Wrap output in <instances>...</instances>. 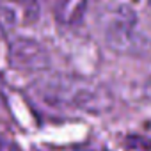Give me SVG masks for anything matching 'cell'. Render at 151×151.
I'll list each match as a JSON object with an SVG mask.
<instances>
[{"instance_id":"cell-1","label":"cell","mask_w":151,"mask_h":151,"mask_svg":"<svg viewBox=\"0 0 151 151\" xmlns=\"http://www.w3.org/2000/svg\"><path fill=\"white\" fill-rule=\"evenodd\" d=\"M45 100L59 109H75L86 114H100L110 109L112 98L98 84L77 78H60L45 89Z\"/></svg>"},{"instance_id":"cell-2","label":"cell","mask_w":151,"mask_h":151,"mask_svg":"<svg viewBox=\"0 0 151 151\" xmlns=\"http://www.w3.org/2000/svg\"><path fill=\"white\" fill-rule=\"evenodd\" d=\"M135 23H137V20H135V14L132 13V9L121 7L107 25V39H109L110 46L119 48V50L130 48L132 39H133Z\"/></svg>"},{"instance_id":"cell-3","label":"cell","mask_w":151,"mask_h":151,"mask_svg":"<svg viewBox=\"0 0 151 151\" xmlns=\"http://www.w3.org/2000/svg\"><path fill=\"white\" fill-rule=\"evenodd\" d=\"M11 62L18 69H43L48 57L37 43L30 39H18L11 46Z\"/></svg>"},{"instance_id":"cell-4","label":"cell","mask_w":151,"mask_h":151,"mask_svg":"<svg viewBox=\"0 0 151 151\" xmlns=\"http://www.w3.org/2000/svg\"><path fill=\"white\" fill-rule=\"evenodd\" d=\"M86 9H87V0H57L53 14L60 25L73 27L82 22Z\"/></svg>"},{"instance_id":"cell-5","label":"cell","mask_w":151,"mask_h":151,"mask_svg":"<svg viewBox=\"0 0 151 151\" xmlns=\"http://www.w3.org/2000/svg\"><path fill=\"white\" fill-rule=\"evenodd\" d=\"M123 151H151V139L140 135H128L124 139Z\"/></svg>"},{"instance_id":"cell-6","label":"cell","mask_w":151,"mask_h":151,"mask_svg":"<svg viewBox=\"0 0 151 151\" xmlns=\"http://www.w3.org/2000/svg\"><path fill=\"white\" fill-rule=\"evenodd\" d=\"M0 151H22L13 140H7V139H0Z\"/></svg>"},{"instance_id":"cell-7","label":"cell","mask_w":151,"mask_h":151,"mask_svg":"<svg viewBox=\"0 0 151 151\" xmlns=\"http://www.w3.org/2000/svg\"><path fill=\"white\" fill-rule=\"evenodd\" d=\"M142 94H144V98L151 103V77L144 82V87H142Z\"/></svg>"}]
</instances>
